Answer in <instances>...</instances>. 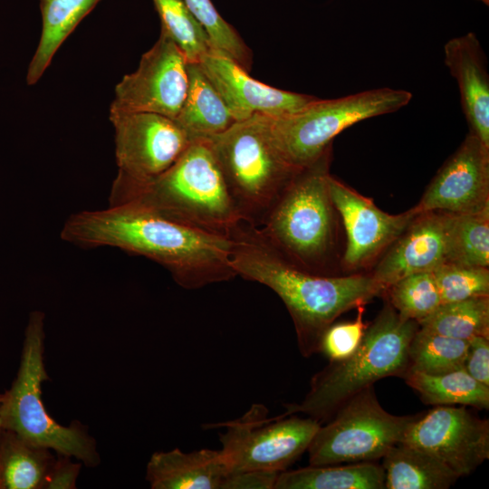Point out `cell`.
<instances>
[{
    "instance_id": "6da1fadb",
    "label": "cell",
    "mask_w": 489,
    "mask_h": 489,
    "mask_svg": "<svg viewBox=\"0 0 489 489\" xmlns=\"http://www.w3.org/2000/svg\"><path fill=\"white\" fill-rule=\"evenodd\" d=\"M61 237L82 247H113L144 256L166 268L187 290L237 276L231 264L230 237L193 229L127 204L70 216Z\"/></svg>"
},
{
    "instance_id": "7a4b0ae2",
    "label": "cell",
    "mask_w": 489,
    "mask_h": 489,
    "mask_svg": "<svg viewBox=\"0 0 489 489\" xmlns=\"http://www.w3.org/2000/svg\"><path fill=\"white\" fill-rule=\"evenodd\" d=\"M230 238L231 264L236 275L269 287L283 302L303 357L319 353L324 331L340 315L386 292L372 275L329 276L302 270L247 223L241 222Z\"/></svg>"
},
{
    "instance_id": "3957f363",
    "label": "cell",
    "mask_w": 489,
    "mask_h": 489,
    "mask_svg": "<svg viewBox=\"0 0 489 489\" xmlns=\"http://www.w3.org/2000/svg\"><path fill=\"white\" fill-rule=\"evenodd\" d=\"M120 204L225 237L243 222L206 139L191 140L180 157L153 178L133 181L116 177L110 205Z\"/></svg>"
},
{
    "instance_id": "277c9868",
    "label": "cell",
    "mask_w": 489,
    "mask_h": 489,
    "mask_svg": "<svg viewBox=\"0 0 489 489\" xmlns=\"http://www.w3.org/2000/svg\"><path fill=\"white\" fill-rule=\"evenodd\" d=\"M418 327L417 321L387 304L367 327L358 349L314 374L303 399L285 405L283 415L303 413L320 423L328 421L345 401L376 381L403 378L409 368V344Z\"/></svg>"
},
{
    "instance_id": "5b68a950",
    "label": "cell",
    "mask_w": 489,
    "mask_h": 489,
    "mask_svg": "<svg viewBox=\"0 0 489 489\" xmlns=\"http://www.w3.org/2000/svg\"><path fill=\"white\" fill-rule=\"evenodd\" d=\"M331 146L300 168L257 227L263 237L292 264L318 274L334 241L335 208L329 190Z\"/></svg>"
},
{
    "instance_id": "8992f818",
    "label": "cell",
    "mask_w": 489,
    "mask_h": 489,
    "mask_svg": "<svg viewBox=\"0 0 489 489\" xmlns=\"http://www.w3.org/2000/svg\"><path fill=\"white\" fill-rule=\"evenodd\" d=\"M206 139L242 221L258 227L300 169L275 145L268 115L255 114L235 121Z\"/></svg>"
},
{
    "instance_id": "52a82bcc",
    "label": "cell",
    "mask_w": 489,
    "mask_h": 489,
    "mask_svg": "<svg viewBox=\"0 0 489 489\" xmlns=\"http://www.w3.org/2000/svg\"><path fill=\"white\" fill-rule=\"evenodd\" d=\"M43 319L38 311L29 317L17 376L0 402L2 427L31 444L75 456L87 465H96L99 455L92 439L77 425H59L43 403L41 386L48 379L43 356Z\"/></svg>"
},
{
    "instance_id": "ba28073f",
    "label": "cell",
    "mask_w": 489,
    "mask_h": 489,
    "mask_svg": "<svg viewBox=\"0 0 489 489\" xmlns=\"http://www.w3.org/2000/svg\"><path fill=\"white\" fill-rule=\"evenodd\" d=\"M412 99L405 90L379 88L348 96L314 101L290 114L269 116L273 139L294 167H306L331 146L345 129L373 117L393 113Z\"/></svg>"
},
{
    "instance_id": "9c48e42d",
    "label": "cell",
    "mask_w": 489,
    "mask_h": 489,
    "mask_svg": "<svg viewBox=\"0 0 489 489\" xmlns=\"http://www.w3.org/2000/svg\"><path fill=\"white\" fill-rule=\"evenodd\" d=\"M396 416L379 404L373 386L345 401L314 435L308 449L311 465L376 461L400 443L416 418Z\"/></svg>"
},
{
    "instance_id": "30bf717a",
    "label": "cell",
    "mask_w": 489,
    "mask_h": 489,
    "mask_svg": "<svg viewBox=\"0 0 489 489\" xmlns=\"http://www.w3.org/2000/svg\"><path fill=\"white\" fill-rule=\"evenodd\" d=\"M321 423L310 417H268V409L254 404L240 417L206 428L224 427L221 452L232 473H281L307 451Z\"/></svg>"
},
{
    "instance_id": "8fae6325",
    "label": "cell",
    "mask_w": 489,
    "mask_h": 489,
    "mask_svg": "<svg viewBox=\"0 0 489 489\" xmlns=\"http://www.w3.org/2000/svg\"><path fill=\"white\" fill-rule=\"evenodd\" d=\"M187 64L181 50L161 31L137 70L116 85L110 112H152L175 120L187 92Z\"/></svg>"
},
{
    "instance_id": "7c38bea8",
    "label": "cell",
    "mask_w": 489,
    "mask_h": 489,
    "mask_svg": "<svg viewBox=\"0 0 489 489\" xmlns=\"http://www.w3.org/2000/svg\"><path fill=\"white\" fill-rule=\"evenodd\" d=\"M114 127L117 177L144 181L167 170L191 142L168 117L152 112H110Z\"/></svg>"
},
{
    "instance_id": "4fadbf2b",
    "label": "cell",
    "mask_w": 489,
    "mask_h": 489,
    "mask_svg": "<svg viewBox=\"0 0 489 489\" xmlns=\"http://www.w3.org/2000/svg\"><path fill=\"white\" fill-rule=\"evenodd\" d=\"M400 443L432 454L461 477L489 458V421L464 406H436L416 417Z\"/></svg>"
},
{
    "instance_id": "5bb4252c",
    "label": "cell",
    "mask_w": 489,
    "mask_h": 489,
    "mask_svg": "<svg viewBox=\"0 0 489 489\" xmlns=\"http://www.w3.org/2000/svg\"><path fill=\"white\" fill-rule=\"evenodd\" d=\"M489 206V148L469 133L444 163L412 209L469 213Z\"/></svg>"
},
{
    "instance_id": "9a60e30c",
    "label": "cell",
    "mask_w": 489,
    "mask_h": 489,
    "mask_svg": "<svg viewBox=\"0 0 489 489\" xmlns=\"http://www.w3.org/2000/svg\"><path fill=\"white\" fill-rule=\"evenodd\" d=\"M328 183L332 204L345 228L347 243L343 264L348 269H358L369 264L393 244L418 216L412 208L398 215L388 214L371 199L331 175Z\"/></svg>"
},
{
    "instance_id": "2e32d148",
    "label": "cell",
    "mask_w": 489,
    "mask_h": 489,
    "mask_svg": "<svg viewBox=\"0 0 489 489\" xmlns=\"http://www.w3.org/2000/svg\"><path fill=\"white\" fill-rule=\"evenodd\" d=\"M235 121L255 114L282 116L297 111L317 97L269 86L252 78L228 55L211 49L198 62Z\"/></svg>"
},
{
    "instance_id": "e0dca14e",
    "label": "cell",
    "mask_w": 489,
    "mask_h": 489,
    "mask_svg": "<svg viewBox=\"0 0 489 489\" xmlns=\"http://www.w3.org/2000/svg\"><path fill=\"white\" fill-rule=\"evenodd\" d=\"M450 213L419 214L392 244L371 274L386 290L398 280L446 263Z\"/></svg>"
},
{
    "instance_id": "ac0fdd59",
    "label": "cell",
    "mask_w": 489,
    "mask_h": 489,
    "mask_svg": "<svg viewBox=\"0 0 489 489\" xmlns=\"http://www.w3.org/2000/svg\"><path fill=\"white\" fill-rule=\"evenodd\" d=\"M444 56L457 82L470 132L489 148V75L480 42L472 32L452 38L444 46Z\"/></svg>"
},
{
    "instance_id": "d6986e66",
    "label": "cell",
    "mask_w": 489,
    "mask_h": 489,
    "mask_svg": "<svg viewBox=\"0 0 489 489\" xmlns=\"http://www.w3.org/2000/svg\"><path fill=\"white\" fill-rule=\"evenodd\" d=\"M230 475L221 450L175 448L151 455L146 478L152 489H225Z\"/></svg>"
},
{
    "instance_id": "ffe728a7",
    "label": "cell",
    "mask_w": 489,
    "mask_h": 489,
    "mask_svg": "<svg viewBox=\"0 0 489 489\" xmlns=\"http://www.w3.org/2000/svg\"><path fill=\"white\" fill-rule=\"evenodd\" d=\"M188 88L175 119L191 140L208 139L235 122L232 113L198 63L187 64Z\"/></svg>"
},
{
    "instance_id": "44dd1931",
    "label": "cell",
    "mask_w": 489,
    "mask_h": 489,
    "mask_svg": "<svg viewBox=\"0 0 489 489\" xmlns=\"http://www.w3.org/2000/svg\"><path fill=\"white\" fill-rule=\"evenodd\" d=\"M382 459L385 489H447L460 478L436 456L403 443Z\"/></svg>"
},
{
    "instance_id": "7402d4cb",
    "label": "cell",
    "mask_w": 489,
    "mask_h": 489,
    "mask_svg": "<svg viewBox=\"0 0 489 489\" xmlns=\"http://www.w3.org/2000/svg\"><path fill=\"white\" fill-rule=\"evenodd\" d=\"M274 489H385V474L375 461L310 465L279 473Z\"/></svg>"
},
{
    "instance_id": "603a6c76",
    "label": "cell",
    "mask_w": 489,
    "mask_h": 489,
    "mask_svg": "<svg viewBox=\"0 0 489 489\" xmlns=\"http://www.w3.org/2000/svg\"><path fill=\"white\" fill-rule=\"evenodd\" d=\"M49 448L29 443L16 433L0 432V489L46 487L55 463Z\"/></svg>"
},
{
    "instance_id": "cb8c5ba5",
    "label": "cell",
    "mask_w": 489,
    "mask_h": 489,
    "mask_svg": "<svg viewBox=\"0 0 489 489\" xmlns=\"http://www.w3.org/2000/svg\"><path fill=\"white\" fill-rule=\"evenodd\" d=\"M100 0H41L43 29L26 82L35 84L59 47Z\"/></svg>"
},
{
    "instance_id": "d4e9b609",
    "label": "cell",
    "mask_w": 489,
    "mask_h": 489,
    "mask_svg": "<svg viewBox=\"0 0 489 489\" xmlns=\"http://www.w3.org/2000/svg\"><path fill=\"white\" fill-rule=\"evenodd\" d=\"M403 379L427 405L489 408V387L475 380L464 368L437 375L408 370Z\"/></svg>"
},
{
    "instance_id": "484cf974",
    "label": "cell",
    "mask_w": 489,
    "mask_h": 489,
    "mask_svg": "<svg viewBox=\"0 0 489 489\" xmlns=\"http://www.w3.org/2000/svg\"><path fill=\"white\" fill-rule=\"evenodd\" d=\"M446 263L489 266V206L469 213H450Z\"/></svg>"
},
{
    "instance_id": "4316f807",
    "label": "cell",
    "mask_w": 489,
    "mask_h": 489,
    "mask_svg": "<svg viewBox=\"0 0 489 489\" xmlns=\"http://www.w3.org/2000/svg\"><path fill=\"white\" fill-rule=\"evenodd\" d=\"M418 325L424 330L467 341L477 336L489 338V296L441 303Z\"/></svg>"
},
{
    "instance_id": "83f0119b",
    "label": "cell",
    "mask_w": 489,
    "mask_h": 489,
    "mask_svg": "<svg viewBox=\"0 0 489 489\" xmlns=\"http://www.w3.org/2000/svg\"><path fill=\"white\" fill-rule=\"evenodd\" d=\"M468 341L418 327L408 348V370L437 375L464 368Z\"/></svg>"
},
{
    "instance_id": "f1b7e54d",
    "label": "cell",
    "mask_w": 489,
    "mask_h": 489,
    "mask_svg": "<svg viewBox=\"0 0 489 489\" xmlns=\"http://www.w3.org/2000/svg\"><path fill=\"white\" fill-rule=\"evenodd\" d=\"M167 34L185 55L187 62L198 63L211 49L208 35L184 0H153Z\"/></svg>"
},
{
    "instance_id": "f546056e",
    "label": "cell",
    "mask_w": 489,
    "mask_h": 489,
    "mask_svg": "<svg viewBox=\"0 0 489 489\" xmlns=\"http://www.w3.org/2000/svg\"><path fill=\"white\" fill-rule=\"evenodd\" d=\"M386 292L389 304L404 318L417 322L442 303L432 272L408 275L391 284Z\"/></svg>"
},
{
    "instance_id": "4dcf8cb0",
    "label": "cell",
    "mask_w": 489,
    "mask_h": 489,
    "mask_svg": "<svg viewBox=\"0 0 489 489\" xmlns=\"http://www.w3.org/2000/svg\"><path fill=\"white\" fill-rule=\"evenodd\" d=\"M185 4L205 29L212 49L235 61L245 71L252 66V52L235 29L217 12L211 0H184Z\"/></svg>"
},
{
    "instance_id": "1f68e13d",
    "label": "cell",
    "mask_w": 489,
    "mask_h": 489,
    "mask_svg": "<svg viewBox=\"0 0 489 489\" xmlns=\"http://www.w3.org/2000/svg\"><path fill=\"white\" fill-rule=\"evenodd\" d=\"M432 273L442 303L489 296L488 267L445 263Z\"/></svg>"
},
{
    "instance_id": "d6a6232c",
    "label": "cell",
    "mask_w": 489,
    "mask_h": 489,
    "mask_svg": "<svg viewBox=\"0 0 489 489\" xmlns=\"http://www.w3.org/2000/svg\"><path fill=\"white\" fill-rule=\"evenodd\" d=\"M363 314L364 306H360L354 321L331 323L321 336L319 353H322L330 361L350 356L362 341L368 327Z\"/></svg>"
},
{
    "instance_id": "836d02e7",
    "label": "cell",
    "mask_w": 489,
    "mask_h": 489,
    "mask_svg": "<svg viewBox=\"0 0 489 489\" xmlns=\"http://www.w3.org/2000/svg\"><path fill=\"white\" fill-rule=\"evenodd\" d=\"M464 369L475 380L489 387V338L477 336L468 340Z\"/></svg>"
},
{
    "instance_id": "e575fe53",
    "label": "cell",
    "mask_w": 489,
    "mask_h": 489,
    "mask_svg": "<svg viewBox=\"0 0 489 489\" xmlns=\"http://www.w3.org/2000/svg\"><path fill=\"white\" fill-rule=\"evenodd\" d=\"M277 475L268 472L232 473L225 489H274Z\"/></svg>"
},
{
    "instance_id": "d590c367",
    "label": "cell",
    "mask_w": 489,
    "mask_h": 489,
    "mask_svg": "<svg viewBox=\"0 0 489 489\" xmlns=\"http://www.w3.org/2000/svg\"><path fill=\"white\" fill-rule=\"evenodd\" d=\"M68 457L61 455V457L55 460L45 488L72 489L76 487L80 465L72 463Z\"/></svg>"
},
{
    "instance_id": "8d00e7d4",
    "label": "cell",
    "mask_w": 489,
    "mask_h": 489,
    "mask_svg": "<svg viewBox=\"0 0 489 489\" xmlns=\"http://www.w3.org/2000/svg\"><path fill=\"white\" fill-rule=\"evenodd\" d=\"M476 1H480L482 2L483 4L488 5H489V0H476Z\"/></svg>"
},
{
    "instance_id": "74e56055",
    "label": "cell",
    "mask_w": 489,
    "mask_h": 489,
    "mask_svg": "<svg viewBox=\"0 0 489 489\" xmlns=\"http://www.w3.org/2000/svg\"><path fill=\"white\" fill-rule=\"evenodd\" d=\"M2 428H3V427H2V419L0 417V432H1Z\"/></svg>"
},
{
    "instance_id": "f35d334b",
    "label": "cell",
    "mask_w": 489,
    "mask_h": 489,
    "mask_svg": "<svg viewBox=\"0 0 489 489\" xmlns=\"http://www.w3.org/2000/svg\"><path fill=\"white\" fill-rule=\"evenodd\" d=\"M3 394H0V402L2 401Z\"/></svg>"
}]
</instances>
